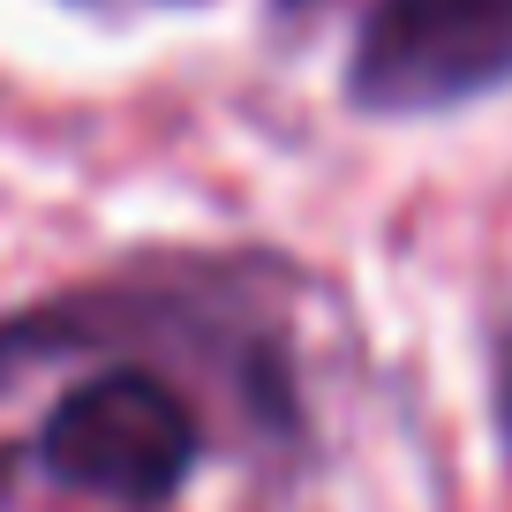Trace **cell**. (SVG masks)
Returning a JSON list of instances; mask_svg holds the SVG:
<instances>
[{
	"label": "cell",
	"mask_w": 512,
	"mask_h": 512,
	"mask_svg": "<svg viewBox=\"0 0 512 512\" xmlns=\"http://www.w3.org/2000/svg\"><path fill=\"white\" fill-rule=\"evenodd\" d=\"M497 407H505V437H512V332H505V362H497Z\"/></svg>",
	"instance_id": "3"
},
{
	"label": "cell",
	"mask_w": 512,
	"mask_h": 512,
	"mask_svg": "<svg viewBox=\"0 0 512 512\" xmlns=\"http://www.w3.org/2000/svg\"><path fill=\"white\" fill-rule=\"evenodd\" d=\"M38 460L68 490L159 505L196 467V415L181 407L174 384L144 377V369H113V377H91L83 392H68L53 407Z\"/></svg>",
	"instance_id": "1"
},
{
	"label": "cell",
	"mask_w": 512,
	"mask_h": 512,
	"mask_svg": "<svg viewBox=\"0 0 512 512\" xmlns=\"http://www.w3.org/2000/svg\"><path fill=\"white\" fill-rule=\"evenodd\" d=\"M512 76V0H384L354 46V98L437 113Z\"/></svg>",
	"instance_id": "2"
}]
</instances>
